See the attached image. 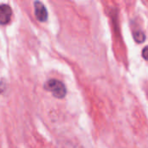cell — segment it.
Wrapping results in <instances>:
<instances>
[{"instance_id": "6da1fadb", "label": "cell", "mask_w": 148, "mask_h": 148, "mask_svg": "<svg viewBox=\"0 0 148 148\" xmlns=\"http://www.w3.org/2000/svg\"><path fill=\"white\" fill-rule=\"evenodd\" d=\"M44 88L47 91H49L52 93V95L58 99H62L66 95V88L64 86V84L58 81V80H49L48 82H46V83L44 84Z\"/></svg>"}, {"instance_id": "7a4b0ae2", "label": "cell", "mask_w": 148, "mask_h": 148, "mask_svg": "<svg viewBox=\"0 0 148 148\" xmlns=\"http://www.w3.org/2000/svg\"><path fill=\"white\" fill-rule=\"evenodd\" d=\"M34 8H35V15L37 20L40 22H46L48 18V12L44 4L40 1H35Z\"/></svg>"}, {"instance_id": "3957f363", "label": "cell", "mask_w": 148, "mask_h": 148, "mask_svg": "<svg viewBox=\"0 0 148 148\" xmlns=\"http://www.w3.org/2000/svg\"><path fill=\"white\" fill-rule=\"evenodd\" d=\"M11 8L8 4H2L0 7V23L2 24L9 23L11 18Z\"/></svg>"}, {"instance_id": "277c9868", "label": "cell", "mask_w": 148, "mask_h": 148, "mask_svg": "<svg viewBox=\"0 0 148 148\" xmlns=\"http://www.w3.org/2000/svg\"><path fill=\"white\" fill-rule=\"evenodd\" d=\"M134 40H135L137 42L142 43V42H144L145 40H146V36H145V34H144L143 31H141V30H137V31H134Z\"/></svg>"}, {"instance_id": "5b68a950", "label": "cell", "mask_w": 148, "mask_h": 148, "mask_svg": "<svg viewBox=\"0 0 148 148\" xmlns=\"http://www.w3.org/2000/svg\"><path fill=\"white\" fill-rule=\"evenodd\" d=\"M142 56H143V58H144L146 61H148V45L147 46H146V47L143 49Z\"/></svg>"}]
</instances>
